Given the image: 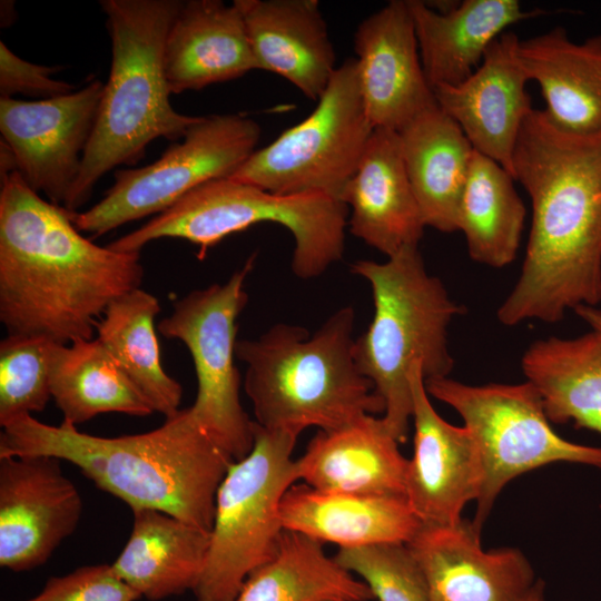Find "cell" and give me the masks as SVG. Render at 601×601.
Masks as SVG:
<instances>
[{
	"mask_svg": "<svg viewBox=\"0 0 601 601\" xmlns=\"http://www.w3.org/2000/svg\"><path fill=\"white\" fill-rule=\"evenodd\" d=\"M347 217V205L329 196L276 195L227 177L196 187L108 246L117 252L140 253L152 240L180 238L196 245L198 259H204L227 236L269 221L292 233V270L297 277L309 279L342 258Z\"/></svg>",
	"mask_w": 601,
	"mask_h": 601,
	"instance_id": "cell-7",
	"label": "cell"
},
{
	"mask_svg": "<svg viewBox=\"0 0 601 601\" xmlns=\"http://www.w3.org/2000/svg\"><path fill=\"white\" fill-rule=\"evenodd\" d=\"M14 3L13 1H1V27H8L13 23L14 14Z\"/></svg>",
	"mask_w": 601,
	"mask_h": 601,
	"instance_id": "cell-38",
	"label": "cell"
},
{
	"mask_svg": "<svg viewBox=\"0 0 601 601\" xmlns=\"http://www.w3.org/2000/svg\"><path fill=\"white\" fill-rule=\"evenodd\" d=\"M342 201L351 209L349 233L387 257L418 246L426 226L396 131L373 130Z\"/></svg>",
	"mask_w": 601,
	"mask_h": 601,
	"instance_id": "cell-19",
	"label": "cell"
},
{
	"mask_svg": "<svg viewBox=\"0 0 601 601\" xmlns=\"http://www.w3.org/2000/svg\"><path fill=\"white\" fill-rule=\"evenodd\" d=\"M162 63L170 93L258 69L239 8L220 0L183 1L165 40Z\"/></svg>",
	"mask_w": 601,
	"mask_h": 601,
	"instance_id": "cell-21",
	"label": "cell"
},
{
	"mask_svg": "<svg viewBox=\"0 0 601 601\" xmlns=\"http://www.w3.org/2000/svg\"><path fill=\"white\" fill-rule=\"evenodd\" d=\"M297 437L254 423L250 452L231 463L216 493L209 549L193 591L196 601H233L249 574L277 552L285 531L280 503L298 481L292 457Z\"/></svg>",
	"mask_w": 601,
	"mask_h": 601,
	"instance_id": "cell-8",
	"label": "cell"
},
{
	"mask_svg": "<svg viewBox=\"0 0 601 601\" xmlns=\"http://www.w3.org/2000/svg\"><path fill=\"white\" fill-rule=\"evenodd\" d=\"M355 311L342 307L311 334L276 324L257 339L236 343L246 364L244 388L255 422L299 435L307 427L334 431L365 415L384 414L383 401L354 358Z\"/></svg>",
	"mask_w": 601,
	"mask_h": 601,
	"instance_id": "cell-4",
	"label": "cell"
},
{
	"mask_svg": "<svg viewBox=\"0 0 601 601\" xmlns=\"http://www.w3.org/2000/svg\"><path fill=\"white\" fill-rule=\"evenodd\" d=\"M41 336L7 335L0 343V425L41 412L51 396L50 346Z\"/></svg>",
	"mask_w": 601,
	"mask_h": 601,
	"instance_id": "cell-33",
	"label": "cell"
},
{
	"mask_svg": "<svg viewBox=\"0 0 601 601\" xmlns=\"http://www.w3.org/2000/svg\"><path fill=\"white\" fill-rule=\"evenodd\" d=\"M104 86L95 79L56 98H0L1 140L27 185L52 204L63 207L78 178Z\"/></svg>",
	"mask_w": 601,
	"mask_h": 601,
	"instance_id": "cell-13",
	"label": "cell"
},
{
	"mask_svg": "<svg viewBox=\"0 0 601 601\" xmlns=\"http://www.w3.org/2000/svg\"><path fill=\"white\" fill-rule=\"evenodd\" d=\"M82 501L61 461L0 457V565L29 571L48 561L77 529Z\"/></svg>",
	"mask_w": 601,
	"mask_h": 601,
	"instance_id": "cell-14",
	"label": "cell"
},
{
	"mask_svg": "<svg viewBox=\"0 0 601 601\" xmlns=\"http://www.w3.org/2000/svg\"><path fill=\"white\" fill-rule=\"evenodd\" d=\"M326 601H342V600H326Z\"/></svg>",
	"mask_w": 601,
	"mask_h": 601,
	"instance_id": "cell-40",
	"label": "cell"
},
{
	"mask_svg": "<svg viewBox=\"0 0 601 601\" xmlns=\"http://www.w3.org/2000/svg\"><path fill=\"white\" fill-rule=\"evenodd\" d=\"M368 585L328 556L323 543L284 531L277 552L253 571L233 601H370Z\"/></svg>",
	"mask_w": 601,
	"mask_h": 601,
	"instance_id": "cell-31",
	"label": "cell"
},
{
	"mask_svg": "<svg viewBox=\"0 0 601 601\" xmlns=\"http://www.w3.org/2000/svg\"><path fill=\"white\" fill-rule=\"evenodd\" d=\"M405 169L425 226L459 230V210L474 149L460 126L435 105L398 132Z\"/></svg>",
	"mask_w": 601,
	"mask_h": 601,
	"instance_id": "cell-26",
	"label": "cell"
},
{
	"mask_svg": "<svg viewBox=\"0 0 601 601\" xmlns=\"http://www.w3.org/2000/svg\"><path fill=\"white\" fill-rule=\"evenodd\" d=\"M519 40L505 31L470 77L455 86L432 88L439 107L460 126L473 149L512 176L515 145L534 109L526 90L530 80L518 57Z\"/></svg>",
	"mask_w": 601,
	"mask_h": 601,
	"instance_id": "cell-17",
	"label": "cell"
},
{
	"mask_svg": "<svg viewBox=\"0 0 601 601\" xmlns=\"http://www.w3.org/2000/svg\"><path fill=\"white\" fill-rule=\"evenodd\" d=\"M258 69L274 72L312 99L322 97L337 67L317 0H235Z\"/></svg>",
	"mask_w": 601,
	"mask_h": 601,
	"instance_id": "cell-20",
	"label": "cell"
},
{
	"mask_svg": "<svg viewBox=\"0 0 601 601\" xmlns=\"http://www.w3.org/2000/svg\"><path fill=\"white\" fill-rule=\"evenodd\" d=\"M60 67H48L29 62L8 46L0 42V96L13 98L26 95L40 99H50L76 91V86L52 78Z\"/></svg>",
	"mask_w": 601,
	"mask_h": 601,
	"instance_id": "cell-36",
	"label": "cell"
},
{
	"mask_svg": "<svg viewBox=\"0 0 601 601\" xmlns=\"http://www.w3.org/2000/svg\"><path fill=\"white\" fill-rule=\"evenodd\" d=\"M408 6L422 67L432 88L465 80L510 26L543 13L523 10L518 0H464L441 11L420 0H408Z\"/></svg>",
	"mask_w": 601,
	"mask_h": 601,
	"instance_id": "cell-24",
	"label": "cell"
},
{
	"mask_svg": "<svg viewBox=\"0 0 601 601\" xmlns=\"http://www.w3.org/2000/svg\"><path fill=\"white\" fill-rule=\"evenodd\" d=\"M50 388L63 421L76 426L104 413L155 412L96 337L51 343Z\"/></svg>",
	"mask_w": 601,
	"mask_h": 601,
	"instance_id": "cell-29",
	"label": "cell"
},
{
	"mask_svg": "<svg viewBox=\"0 0 601 601\" xmlns=\"http://www.w3.org/2000/svg\"><path fill=\"white\" fill-rule=\"evenodd\" d=\"M410 383L415 431L405 496L422 524L453 525L462 520L464 506L480 496L481 454L464 425H452L435 411L420 364L412 366Z\"/></svg>",
	"mask_w": 601,
	"mask_h": 601,
	"instance_id": "cell-15",
	"label": "cell"
},
{
	"mask_svg": "<svg viewBox=\"0 0 601 601\" xmlns=\"http://www.w3.org/2000/svg\"><path fill=\"white\" fill-rule=\"evenodd\" d=\"M514 181L500 164L474 150L457 228L470 257L479 264L502 268L518 255L526 209Z\"/></svg>",
	"mask_w": 601,
	"mask_h": 601,
	"instance_id": "cell-32",
	"label": "cell"
},
{
	"mask_svg": "<svg viewBox=\"0 0 601 601\" xmlns=\"http://www.w3.org/2000/svg\"><path fill=\"white\" fill-rule=\"evenodd\" d=\"M383 417L318 431L296 459L298 481L328 492L405 496L408 460Z\"/></svg>",
	"mask_w": 601,
	"mask_h": 601,
	"instance_id": "cell-22",
	"label": "cell"
},
{
	"mask_svg": "<svg viewBox=\"0 0 601 601\" xmlns=\"http://www.w3.org/2000/svg\"><path fill=\"white\" fill-rule=\"evenodd\" d=\"M73 213L42 199L18 170L1 176L0 322L9 335L91 339L106 308L140 288L139 253L95 244Z\"/></svg>",
	"mask_w": 601,
	"mask_h": 601,
	"instance_id": "cell-2",
	"label": "cell"
},
{
	"mask_svg": "<svg viewBox=\"0 0 601 601\" xmlns=\"http://www.w3.org/2000/svg\"><path fill=\"white\" fill-rule=\"evenodd\" d=\"M139 593L120 580L111 565L81 566L48 579L43 589L27 601H136Z\"/></svg>",
	"mask_w": 601,
	"mask_h": 601,
	"instance_id": "cell-35",
	"label": "cell"
},
{
	"mask_svg": "<svg viewBox=\"0 0 601 601\" xmlns=\"http://www.w3.org/2000/svg\"><path fill=\"white\" fill-rule=\"evenodd\" d=\"M512 174L526 190L532 221L521 274L496 316L505 326L555 323L601 302V134L558 127L544 110L525 119Z\"/></svg>",
	"mask_w": 601,
	"mask_h": 601,
	"instance_id": "cell-1",
	"label": "cell"
},
{
	"mask_svg": "<svg viewBox=\"0 0 601 601\" xmlns=\"http://www.w3.org/2000/svg\"><path fill=\"white\" fill-rule=\"evenodd\" d=\"M359 86L373 128L398 132L437 105L421 62L408 0H392L354 33Z\"/></svg>",
	"mask_w": 601,
	"mask_h": 601,
	"instance_id": "cell-16",
	"label": "cell"
},
{
	"mask_svg": "<svg viewBox=\"0 0 601 601\" xmlns=\"http://www.w3.org/2000/svg\"><path fill=\"white\" fill-rule=\"evenodd\" d=\"M521 365L540 393L550 422H572L601 434V334L533 342Z\"/></svg>",
	"mask_w": 601,
	"mask_h": 601,
	"instance_id": "cell-28",
	"label": "cell"
},
{
	"mask_svg": "<svg viewBox=\"0 0 601 601\" xmlns=\"http://www.w3.org/2000/svg\"><path fill=\"white\" fill-rule=\"evenodd\" d=\"M351 272L370 284L374 302L367 329L354 341V358L383 401L382 417L401 444L413 414L410 371L420 364L424 381L449 376L454 359L447 328L465 307L428 274L418 246L405 247L384 263L357 260Z\"/></svg>",
	"mask_w": 601,
	"mask_h": 601,
	"instance_id": "cell-6",
	"label": "cell"
},
{
	"mask_svg": "<svg viewBox=\"0 0 601 601\" xmlns=\"http://www.w3.org/2000/svg\"><path fill=\"white\" fill-rule=\"evenodd\" d=\"M129 539L111 565L140 597L158 601L194 591L209 549V532L168 513L132 511Z\"/></svg>",
	"mask_w": 601,
	"mask_h": 601,
	"instance_id": "cell-27",
	"label": "cell"
},
{
	"mask_svg": "<svg viewBox=\"0 0 601 601\" xmlns=\"http://www.w3.org/2000/svg\"><path fill=\"white\" fill-rule=\"evenodd\" d=\"M255 264L250 256L225 283L189 292L158 323L167 338L188 348L197 376V395L189 412L211 440L234 461L254 444V421L240 402V375L235 365L237 318L248 302L245 280Z\"/></svg>",
	"mask_w": 601,
	"mask_h": 601,
	"instance_id": "cell-11",
	"label": "cell"
},
{
	"mask_svg": "<svg viewBox=\"0 0 601 601\" xmlns=\"http://www.w3.org/2000/svg\"><path fill=\"white\" fill-rule=\"evenodd\" d=\"M314 111L256 149L229 177L276 195L322 194L342 201L374 130L356 58L337 67Z\"/></svg>",
	"mask_w": 601,
	"mask_h": 601,
	"instance_id": "cell-10",
	"label": "cell"
},
{
	"mask_svg": "<svg viewBox=\"0 0 601 601\" xmlns=\"http://www.w3.org/2000/svg\"><path fill=\"white\" fill-rule=\"evenodd\" d=\"M594 332L601 334V309L595 306L581 305L573 309Z\"/></svg>",
	"mask_w": 601,
	"mask_h": 601,
	"instance_id": "cell-37",
	"label": "cell"
},
{
	"mask_svg": "<svg viewBox=\"0 0 601 601\" xmlns=\"http://www.w3.org/2000/svg\"><path fill=\"white\" fill-rule=\"evenodd\" d=\"M159 312L156 296L134 289L106 308L96 325V338L154 411L167 418L180 410L183 387L161 366L155 326Z\"/></svg>",
	"mask_w": 601,
	"mask_h": 601,
	"instance_id": "cell-30",
	"label": "cell"
},
{
	"mask_svg": "<svg viewBox=\"0 0 601 601\" xmlns=\"http://www.w3.org/2000/svg\"><path fill=\"white\" fill-rule=\"evenodd\" d=\"M0 457L46 455L77 466L131 511L150 509L210 532L215 497L235 462L180 408L149 432L104 437L23 415L2 427Z\"/></svg>",
	"mask_w": 601,
	"mask_h": 601,
	"instance_id": "cell-3",
	"label": "cell"
},
{
	"mask_svg": "<svg viewBox=\"0 0 601 601\" xmlns=\"http://www.w3.org/2000/svg\"><path fill=\"white\" fill-rule=\"evenodd\" d=\"M518 57L558 127L582 136L601 134V35L578 43L556 27L520 39Z\"/></svg>",
	"mask_w": 601,
	"mask_h": 601,
	"instance_id": "cell-25",
	"label": "cell"
},
{
	"mask_svg": "<svg viewBox=\"0 0 601 601\" xmlns=\"http://www.w3.org/2000/svg\"><path fill=\"white\" fill-rule=\"evenodd\" d=\"M522 601H544V584L538 580Z\"/></svg>",
	"mask_w": 601,
	"mask_h": 601,
	"instance_id": "cell-39",
	"label": "cell"
},
{
	"mask_svg": "<svg viewBox=\"0 0 601 601\" xmlns=\"http://www.w3.org/2000/svg\"><path fill=\"white\" fill-rule=\"evenodd\" d=\"M424 382L427 394L460 414L480 451L484 479L472 521L480 532L497 495L514 477L556 462L601 469V446L561 437L528 381L469 385L446 376Z\"/></svg>",
	"mask_w": 601,
	"mask_h": 601,
	"instance_id": "cell-9",
	"label": "cell"
},
{
	"mask_svg": "<svg viewBox=\"0 0 601 601\" xmlns=\"http://www.w3.org/2000/svg\"><path fill=\"white\" fill-rule=\"evenodd\" d=\"M180 0H102L111 39V67L83 152L78 178L65 204L78 213L98 180L120 165H135L155 139L178 140L199 117L176 111L162 52Z\"/></svg>",
	"mask_w": 601,
	"mask_h": 601,
	"instance_id": "cell-5",
	"label": "cell"
},
{
	"mask_svg": "<svg viewBox=\"0 0 601 601\" xmlns=\"http://www.w3.org/2000/svg\"><path fill=\"white\" fill-rule=\"evenodd\" d=\"M259 137V125L244 115L199 117L183 141L174 142L156 161L116 171L114 185L97 204L73 213V224L96 238L158 215L196 187L230 177L256 150Z\"/></svg>",
	"mask_w": 601,
	"mask_h": 601,
	"instance_id": "cell-12",
	"label": "cell"
},
{
	"mask_svg": "<svg viewBox=\"0 0 601 601\" xmlns=\"http://www.w3.org/2000/svg\"><path fill=\"white\" fill-rule=\"evenodd\" d=\"M334 558L380 601H430L423 573L406 544L338 549Z\"/></svg>",
	"mask_w": 601,
	"mask_h": 601,
	"instance_id": "cell-34",
	"label": "cell"
},
{
	"mask_svg": "<svg viewBox=\"0 0 601 601\" xmlns=\"http://www.w3.org/2000/svg\"><path fill=\"white\" fill-rule=\"evenodd\" d=\"M279 515L284 530L339 549L406 544L422 524L406 496L328 492L304 483L287 490Z\"/></svg>",
	"mask_w": 601,
	"mask_h": 601,
	"instance_id": "cell-23",
	"label": "cell"
},
{
	"mask_svg": "<svg viewBox=\"0 0 601 601\" xmlns=\"http://www.w3.org/2000/svg\"><path fill=\"white\" fill-rule=\"evenodd\" d=\"M425 579L430 601H522L535 584L514 548L484 550L472 521L421 524L406 543Z\"/></svg>",
	"mask_w": 601,
	"mask_h": 601,
	"instance_id": "cell-18",
	"label": "cell"
}]
</instances>
